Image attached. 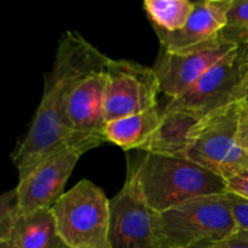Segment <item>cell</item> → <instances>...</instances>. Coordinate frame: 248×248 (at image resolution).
<instances>
[{
  "mask_svg": "<svg viewBox=\"0 0 248 248\" xmlns=\"http://www.w3.org/2000/svg\"><path fill=\"white\" fill-rule=\"evenodd\" d=\"M18 198L16 188L6 191L0 198V241H6L19 218Z\"/></svg>",
  "mask_w": 248,
  "mask_h": 248,
  "instance_id": "ac0fdd59",
  "label": "cell"
},
{
  "mask_svg": "<svg viewBox=\"0 0 248 248\" xmlns=\"http://www.w3.org/2000/svg\"><path fill=\"white\" fill-rule=\"evenodd\" d=\"M58 234L68 248H111L110 200L99 186L82 179L52 206Z\"/></svg>",
  "mask_w": 248,
  "mask_h": 248,
  "instance_id": "277c9868",
  "label": "cell"
},
{
  "mask_svg": "<svg viewBox=\"0 0 248 248\" xmlns=\"http://www.w3.org/2000/svg\"><path fill=\"white\" fill-rule=\"evenodd\" d=\"M241 47L220 34L219 38L186 53H171L160 50L154 69L160 82V92L176 98L190 89L208 70L225 56Z\"/></svg>",
  "mask_w": 248,
  "mask_h": 248,
  "instance_id": "30bf717a",
  "label": "cell"
},
{
  "mask_svg": "<svg viewBox=\"0 0 248 248\" xmlns=\"http://www.w3.org/2000/svg\"><path fill=\"white\" fill-rule=\"evenodd\" d=\"M223 36L237 46L248 43V0H232Z\"/></svg>",
  "mask_w": 248,
  "mask_h": 248,
  "instance_id": "e0dca14e",
  "label": "cell"
},
{
  "mask_svg": "<svg viewBox=\"0 0 248 248\" xmlns=\"http://www.w3.org/2000/svg\"><path fill=\"white\" fill-rule=\"evenodd\" d=\"M108 62L109 57L104 56L78 78L70 87L64 108L65 121L70 130L103 140L107 125L104 103Z\"/></svg>",
  "mask_w": 248,
  "mask_h": 248,
  "instance_id": "8fae6325",
  "label": "cell"
},
{
  "mask_svg": "<svg viewBox=\"0 0 248 248\" xmlns=\"http://www.w3.org/2000/svg\"><path fill=\"white\" fill-rule=\"evenodd\" d=\"M207 245H208V242H203V244L196 245V246H194L193 248H207Z\"/></svg>",
  "mask_w": 248,
  "mask_h": 248,
  "instance_id": "d4e9b609",
  "label": "cell"
},
{
  "mask_svg": "<svg viewBox=\"0 0 248 248\" xmlns=\"http://www.w3.org/2000/svg\"><path fill=\"white\" fill-rule=\"evenodd\" d=\"M244 102H246V103H248V86L246 89V91H245V96H244V99H242Z\"/></svg>",
  "mask_w": 248,
  "mask_h": 248,
  "instance_id": "484cf974",
  "label": "cell"
},
{
  "mask_svg": "<svg viewBox=\"0 0 248 248\" xmlns=\"http://www.w3.org/2000/svg\"><path fill=\"white\" fill-rule=\"evenodd\" d=\"M91 145H73L53 153L18 176L16 186L19 215L52 208L64 194V186L82 154Z\"/></svg>",
  "mask_w": 248,
  "mask_h": 248,
  "instance_id": "ba28073f",
  "label": "cell"
},
{
  "mask_svg": "<svg viewBox=\"0 0 248 248\" xmlns=\"http://www.w3.org/2000/svg\"><path fill=\"white\" fill-rule=\"evenodd\" d=\"M242 60H244L245 69V91L248 86V43L242 46Z\"/></svg>",
  "mask_w": 248,
  "mask_h": 248,
  "instance_id": "603a6c76",
  "label": "cell"
},
{
  "mask_svg": "<svg viewBox=\"0 0 248 248\" xmlns=\"http://www.w3.org/2000/svg\"><path fill=\"white\" fill-rule=\"evenodd\" d=\"M156 215L142 198L135 179L127 174L121 190L110 199L111 248H162Z\"/></svg>",
  "mask_w": 248,
  "mask_h": 248,
  "instance_id": "9c48e42d",
  "label": "cell"
},
{
  "mask_svg": "<svg viewBox=\"0 0 248 248\" xmlns=\"http://www.w3.org/2000/svg\"><path fill=\"white\" fill-rule=\"evenodd\" d=\"M140 152L128 156L127 174L155 213L201 196L227 193L224 178L184 157Z\"/></svg>",
  "mask_w": 248,
  "mask_h": 248,
  "instance_id": "7a4b0ae2",
  "label": "cell"
},
{
  "mask_svg": "<svg viewBox=\"0 0 248 248\" xmlns=\"http://www.w3.org/2000/svg\"><path fill=\"white\" fill-rule=\"evenodd\" d=\"M232 0H200L188 22L173 33L155 31L161 50L171 53H186L219 38L227 26V15Z\"/></svg>",
  "mask_w": 248,
  "mask_h": 248,
  "instance_id": "7c38bea8",
  "label": "cell"
},
{
  "mask_svg": "<svg viewBox=\"0 0 248 248\" xmlns=\"http://www.w3.org/2000/svg\"><path fill=\"white\" fill-rule=\"evenodd\" d=\"M227 193L201 196L156 215L162 248H193L236 232Z\"/></svg>",
  "mask_w": 248,
  "mask_h": 248,
  "instance_id": "3957f363",
  "label": "cell"
},
{
  "mask_svg": "<svg viewBox=\"0 0 248 248\" xmlns=\"http://www.w3.org/2000/svg\"><path fill=\"white\" fill-rule=\"evenodd\" d=\"M143 7L154 31H181L195 7L190 0H145Z\"/></svg>",
  "mask_w": 248,
  "mask_h": 248,
  "instance_id": "2e32d148",
  "label": "cell"
},
{
  "mask_svg": "<svg viewBox=\"0 0 248 248\" xmlns=\"http://www.w3.org/2000/svg\"><path fill=\"white\" fill-rule=\"evenodd\" d=\"M240 101L206 116L184 159L228 179L248 170V155L239 142Z\"/></svg>",
  "mask_w": 248,
  "mask_h": 248,
  "instance_id": "5b68a950",
  "label": "cell"
},
{
  "mask_svg": "<svg viewBox=\"0 0 248 248\" xmlns=\"http://www.w3.org/2000/svg\"><path fill=\"white\" fill-rule=\"evenodd\" d=\"M239 142L242 149L248 155V103L240 101V113H239Z\"/></svg>",
  "mask_w": 248,
  "mask_h": 248,
  "instance_id": "7402d4cb",
  "label": "cell"
},
{
  "mask_svg": "<svg viewBox=\"0 0 248 248\" xmlns=\"http://www.w3.org/2000/svg\"><path fill=\"white\" fill-rule=\"evenodd\" d=\"M159 93L160 82L154 68L109 58L104 103L107 123L155 108L159 106Z\"/></svg>",
  "mask_w": 248,
  "mask_h": 248,
  "instance_id": "52a82bcc",
  "label": "cell"
},
{
  "mask_svg": "<svg viewBox=\"0 0 248 248\" xmlns=\"http://www.w3.org/2000/svg\"><path fill=\"white\" fill-rule=\"evenodd\" d=\"M0 248H14L12 245L7 241H0Z\"/></svg>",
  "mask_w": 248,
  "mask_h": 248,
  "instance_id": "cb8c5ba5",
  "label": "cell"
},
{
  "mask_svg": "<svg viewBox=\"0 0 248 248\" xmlns=\"http://www.w3.org/2000/svg\"><path fill=\"white\" fill-rule=\"evenodd\" d=\"M203 119L182 110L161 107V123L142 152L184 157Z\"/></svg>",
  "mask_w": 248,
  "mask_h": 248,
  "instance_id": "4fadbf2b",
  "label": "cell"
},
{
  "mask_svg": "<svg viewBox=\"0 0 248 248\" xmlns=\"http://www.w3.org/2000/svg\"><path fill=\"white\" fill-rule=\"evenodd\" d=\"M207 248H248V232L237 229L223 239L208 242Z\"/></svg>",
  "mask_w": 248,
  "mask_h": 248,
  "instance_id": "ffe728a7",
  "label": "cell"
},
{
  "mask_svg": "<svg viewBox=\"0 0 248 248\" xmlns=\"http://www.w3.org/2000/svg\"><path fill=\"white\" fill-rule=\"evenodd\" d=\"M161 123V107L108 121L103 131L106 142L126 150H142Z\"/></svg>",
  "mask_w": 248,
  "mask_h": 248,
  "instance_id": "5bb4252c",
  "label": "cell"
},
{
  "mask_svg": "<svg viewBox=\"0 0 248 248\" xmlns=\"http://www.w3.org/2000/svg\"><path fill=\"white\" fill-rule=\"evenodd\" d=\"M104 56L77 31L63 34L52 69L45 74L43 97L28 132L12 153V161L18 170V176L67 147L97 148L104 143L102 138L75 133L68 127L64 115L65 101L72 85Z\"/></svg>",
  "mask_w": 248,
  "mask_h": 248,
  "instance_id": "6da1fadb",
  "label": "cell"
},
{
  "mask_svg": "<svg viewBox=\"0 0 248 248\" xmlns=\"http://www.w3.org/2000/svg\"><path fill=\"white\" fill-rule=\"evenodd\" d=\"M245 69L242 46L225 56L183 94L169 98L165 108L205 119L210 114L244 99Z\"/></svg>",
  "mask_w": 248,
  "mask_h": 248,
  "instance_id": "8992f818",
  "label": "cell"
},
{
  "mask_svg": "<svg viewBox=\"0 0 248 248\" xmlns=\"http://www.w3.org/2000/svg\"><path fill=\"white\" fill-rule=\"evenodd\" d=\"M225 183H227V193L235 194L248 200V170L225 179Z\"/></svg>",
  "mask_w": 248,
  "mask_h": 248,
  "instance_id": "44dd1931",
  "label": "cell"
},
{
  "mask_svg": "<svg viewBox=\"0 0 248 248\" xmlns=\"http://www.w3.org/2000/svg\"><path fill=\"white\" fill-rule=\"evenodd\" d=\"M65 248H68V247H65Z\"/></svg>",
  "mask_w": 248,
  "mask_h": 248,
  "instance_id": "4316f807",
  "label": "cell"
},
{
  "mask_svg": "<svg viewBox=\"0 0 248 248\" xmlns=\"http://www.w3.org/2000/svg\"><path fill=\"white\" fill-rule=\"evenodd\" d=\"M232 216L236 222L237 229L248 232V200L242 199L235 194L227 193Z\"/></svg>",
  "mask_w": 248,
  "mask_h": 248,
  "instance_id": "d6986e66",
  "label": "cell"
},
{
  "mask_svg": "<svg viewBox=\"0 0 248 248\" xmlns=\"http://www.w3.org/2000/svg\"><path fill=\"white\" fill-rule=\"evenodd\" d=\"M6 241L14 248H65L51 208L19 216Z\"/></svg>",
  "mask_w": 248,
  "mask_h": 248,
  "instance_id": "9a60e30c",
  "label": "cell"
}]
</instances>
